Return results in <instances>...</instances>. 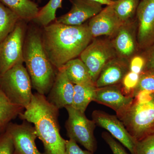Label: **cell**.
Masks as SVG:
<instances>
[{
    "label": "cell",
    "instance_id": "cell-36",
    "mask_svg": "<svg viewBox=\"0 0 154 154\" xmlns=\"http://www.w3.org/2000/svg\"><path fill=\"white\" fill-rule=\"evenodd\" d=\"M111 1H112V2H116V1H118V0H111Z\"/></svg>",
    "mask_w": 154,
    "mask_h": 154
},
{
    "label": "cell",
    "instance_id": "cell-31",
    "mask_svg": "<svg viewBox=\"0 0 154 154\" xmlns=\"http://www.w3.org/2000/svg\"><path fill=\"white\" fill-rule=\"evenodd\" d=\"M66 154H94L88 150H84L79 146L75 141L69 139L66 141Z\"/></svg>",
    "mask_w": 154,
    "mask_h": 154
},
{
    "label": "cell",
    "instance_id": "cell-14",
    "mask_svg": "<svg viewBox=\"0 0 154 154\" xmlns=\"http://www.w3.org/2000/svg\"><path fill=\"white\" fill-rule=\"evenodd\" d=\"M74 85L69 79L63 67L57 69L53 85L46 97L50 103L58 109L72 104Z\"/></svg>",
    "mask_w": 154,
    "mask_h": 154
},
{
    "label": "cell",
    "instance_id": "cell-23",
    "mask_svg": "<svg viewBox=\"0 0 154 154\" xmlns=\"http://www.w3.org/2000/svg\"><path fill=\"white\" fill-rule=\"evenodd\" d=\"M63 0H49L44 7L39 8L38 14L32 23L39 28L47 26L56 19L57 11L62 7Z\"/></svg>",
    "mask_w": 154,
    "mask_h": 154
},
{
    "label": "cell",
    "instance_id": "cell-15",
    "mask_svg": "<svg viewBox=\"0 0 154 154\" xmlns=\"http://www.w3.org/2000/svg\"><path fill=\"white\" fill-rule=\"evenodd\" d=\"M137 31V21H132L122 25L113 36L111 42L118 57L127 59L136 51L139 48Z\"/></svg>",
    "mask_w": 154,
    "mask_h": 154
},
{
    "label": "cell",
    "instance_id": "cell-1",
    "mask_svg": "<svg viewBox=\"0 0 154 154\" xmlns=\"http://www.w3.org/2000/svg\"><path fill=\"white\" fill-rule=\"evenodd\" d=\"M41 33L46 55L57 70L80 56L94 38L85 23L72 26L54 21L42 28Z\"/></svg>",
    "mask_w": 154,
    "mask_h": 154
},
{
    "label": "cell",
    "instance_id": "cell-13",
    "mask_svg": "<svg viewBox=\"0 0 154 154\" xmlns=\"http://www.w3.org/2000/svg\"><path fill=\"white\" fill-rule=\"evenodd\" d=\"M122 25L116 15L112 5H107L89 20L88 28L93 38L114 36Z\"/></svg>",
    "mask_w": 154,
    "mask_h": 154
},
{
    "label": "cell",
    "instance_id": "cell-18",
    "mask_svg": "<svg viewBox=\"0 0 154 154\" xmlns=\"http://www.w3.org/2000/svg\"><path fill=\"white\" fill-rule=\"evenodd\" d=\"M63 67L67 77L74 85H95L88 68L80 58L69 61Z\"/></svg>",
    "mask_w": 154,
    "mask_h": 154
},
{
    "label": "cell",
    "instance_id": "cell-10",
    "mask_svg": "<svg viewBox=\"0 0 154 154\" xmlns=\"http://www.w3.org/2000/svg\"><path fill=\"white\" fill-rule=\"evenodd\" d=\"M14 146V154H42L36 147V129L31 123L23 120L22 124L10 122L6 127Z\"/></svg>",
    "mask_w": 154,
    "mask_h": 154
},
{
    "label": "cell",
    "instance_id": "cell-32",
    "mask_svg": "<svg viewBox=\"0 0 154 154\" xmlns=\"http://www.w3.org/2000/svg\"><path fill=\"white\" fill-rule=\"evenodd\" d=\"M146 58V65L144 70H154V44L147 50Z\"/></svg>",
    "mask_w": 154,
    "mask_h": 154
},
{
    "label": "cell",
    "instance_id": "cell-9",
    "mask_svg": "<svg viewBox=\"0 0 154 154\" xmlns=\"http://www.w3.org/2000/svg\"><path fill=\"white\" fill-rule=\"evenodd\" d=\"M136 16L138 47L147 50L154 44V0H140Z\"/></svg>",
    "mask_w": 154,
    "mask_h": 154
},
{
    "label": "cell",
    "instance_id": "cell-3",
    "mask_svg": "<svg viewBox=\"0 0 154 154\" xmlns=\"http://www.w3.org/2000/svg\"><path fill=\"white\" fill-rule=\"evenodd\" d=\"M23 57L32 88L38 94L48 95L54 82L57 70L51 63L45 51L41 28L35 24L28 26Z\"/></svg>",
    "mask_w": 154,
    "mask_h": 154
},
{
    "label": "cell",
    "instance_id": "cell-19",
    "mask_svg": "<svg viewBox=\"0 0 154 154\" xmlns=\"http://www.w3.org/2000/svg\"><path fill=\"white\" fill-rule=\"evenodd\" d=\"M0 2L27 22H32L39 10L38 5L32 0H0Z\"/></svg>",
    "mask_w": 154,
    "mask_h": 154
},
{
    "label": "cell",
    "instance_id": "cell-30",
    "mask_svg": "<svg viewBox=\"0 0 154 154\" xmlns=\"http://www.w3.org/2000/svg\"><path fill=\"white\" fill-rule=\"evenodd\" d=\"M146 58L140 55L133 57L129 62L130 71L140 74L146 65Z\"/></svg>",
    "mask_w": 154,
    "mask_h": 154
},
{
    "label": "cell",
    "instance_id": "cell-27",
    "mask_svg": "<svg viewBox=\"0 0 154 154\" xmlns=\"http://www.w3.org/2000/svg\"><path fill=\"white\" fill-rule=\"evenodd\" d=\"M135 154H154V134L136 142Z\"/></svg>",
    "mask_w": 154,
    "mask_h": 154
},
{
    "label": "cell",
    "instance_id": "cell-21",
    "mask_svg": "<svg viewBox=\"0 0 154 154\" xmlns=\"http://www.w3.org/2000/svg\"><path fill=\"white\" fill-rule=\"evenodd\" d=\"M24 109L12 103L0 90V126L4 131L11 121L19 116Z\"/></svg>",
    "mask_w": 154,
    "mask_h": 154
},
{
    "label": "cell",
    "instance_id": "cell-34",
    "mask_svg": "<svg viewBox=\"0 0 154 154\" xmlns=\"http://www.w3.org/2000/svg\"><path fill=\"white\" fill-rule=\"evenodd\" d=\"M3 131H4L1 128V126H0V134H1V133L3 132Z\"/></svg>",
    "mask_w": 154,
    "mask_h": 154
},
{
    "label": "cell",
    "instance_id": "cell-33",
    "mask_svg": "<svg viewBox=\"0 0 154 154\" xmlns=\"http://www.w3.org/2000/svg\"><path fill=\"white\" fill-rule=\"evenodd\" d=\"M89 1H94V2H97L102 5H110L113 4V2L111 0H89Z\"/></svg>",
    "mask_w": 154,
    "mask_h": 154
},
{
    "label": "cell",
    "instance_id": "cell-35",
    "mask_svg": "<svg viewBox=\"0 0 154 154\" xmlns=\"http://www.w3.org/2000/svg\"><path fill=\"white\" fill-rule=\"evenodd\" d=\"M32 1H37V2H41L42 0H32Z\"/></svg>",
    "mask_w": 154,
    "mask_h": 154
},
{
    "label": "cell",
    "instance_id": "cell-8",
    "mask_svg": "<svg viewBox=\"0 0 154 154\" xmlns=\"http://www.w3.org/2000/svg\"><path fill=\"white\" fill-rule=\"evenodd\" d=\"M117 56L111 41L94 38L80 54L79 58L88 68L95 83L105 65Z\"/></svg>",
    "mask_w": 154,
    "mask_h": 154
},
{
    "label": "cell",
    "instance_id": "cell-2",
    "mask_svg": "<svg viewBox=\"0 0 154 154\" xmlns=\"http://www.w3.org/2000/svg\"><path fill=\"white\" fill-rule=\"evenodd\" d=\"M19 118L34 125L37 138L43 145L42 154H66V140L60 134L59 110L45 95L36 93Z\"/></svg>",
    "mask_w": 154,
    "mask_h": 154
},
{
    "label": "cell",
    "instance_id": "cell-28",
    "mask_svg": "<svg viewBox=\"0 0 154 154\" xmlns=\"http://www.w3.org/2000/svg\"><path fill=\"white\" fill-rule=\"evenodd\" d=\"M14 151L11 135L5 130L0 134V154H14Z\"/></svg>",
    "mask_w": 154,
    "mask_h": 154
},
{
    "label": "cell",
    "instance_id": "cell-26",
    "mask_svg": "<svg viewBox=\"0 0 154 154\" xmlns=\"http://www.w3.org/2000/svg\"><path fill=\"white\" fill-rule=\"evenodd\" d=\"M140 75V74L130 71L125 75L121 83L119 85L122 93L125 96L132 97L135 89L138 84Z\"/></svg>",
    "mask_w": 154,
    "mask_h": 154
},
{
    "label": "cell",
    "instance_id": "cell-20",
    "mask_svg": "<svg viewBox=\"0 0 154 154\" xmlns=\"http://www.w3.org/2000/svg\"><path fill=\"white\" fill-rule=\"evenodd\" d=\"M97 89L93 85H74V94L72 106L85 113L88 105L94 101Z\"/></svg>",
    "mask_w": 154,
    "mask_h": 154
},
{
    "label": "cell",
    "instance_id": "cell-6",
    "mask_svg": "<svg viewBox=\"0 0 154 154\" xmlns=\"http://www.w3.org/2000/svg\"><path fill=\"white\" fill-rule=\"evenodd\" d=\"M65 108L68 114L65 128L69 138L80 144L89 151L95 152L97 148L94 135L96 123L94 120L88 119L85 113L76 110L72 105Z\"/></svg>",
    "mask_w": 154,
    "mask_h": 154
},
{
    "label": "cell",
    "instance_id": "cell-4",
    "mask_svg": "<svg viewBox=\"0 0 154 154\" xmlns=\"http://www.w3.org/2000/svg\"><path fill=\"white\" fill-rule=\"evenodd\" d=\"M116 116L137 140L154 134V93L140 92Z\"/></svg>",
    "mask_w": 154,
    "mask_h": 154
},
{
    "label": "cell",
    "instance_id": "cell-25",
    "mask_svg": "<svg viewBox=\"0 0 154 154\" xmlns=\"http://www.w3.org/2000/svg\"><path fill=\"white\" fill-rule=\"evenodd\" d=\"M142 91L154 93V70H144L141 73L138 84L133 94V98Z\"/></svg>",
    "mask_w": 154,
    "mask_h": 154
},
{
    "label": "cell",
    "instance_id": "cell-11",
    "mask_svg": "<svg viewBox=\"0 0 154 154\" xmlns=\"http://www.w3.org/2000/svg\"><path fill=\"white\" fill-rule=\"evenodd\" d=\"M92 117L96 125L106 129L125 147L131 154H135L137 140L130 134L117 116L110 115L102 110H95L92 113Z\"/></svg>",
    "mask_w": 154,
    "mask_h": 154
},
{
    "label": "cell",
    "instance_id": "cell-16",
    "mask_svg": "<svg viewBox=\"0 0 154 154\" xmlns=\"http://www.w3.org/2000/svg\"><path fill=\"white\" fill-rule=\"evenodd\" d=\"M133 99L125 96L118 85L97 88L94 101L110 107L117 113L128 107Z\"/></svg>",
    "mask_w": 154,
    "mask_h": 154
},
{
    "label": "cell",
    "instance_id": "cell-29",
    "mask_svg": "<svg viewBox=\"0 0 154 154\" xmlns=\"http://www.w3.org/2000/svg\"><path fill=\"white\" fill-rule=\"evenodd\" d=\"M102 137L109 146L113 154H128L122 146L116 141L110 134L103 132Z\"/></svg>",
    "mask_w": 154,
    "mask_h": 154
},
{
    "label": "cell",
    "instance_id": "cell-17",
    "mask_svg": "<svg viewBox=\"0 0 154 154\" xmlns=\"http://www.w3.org/2000/svg\"><path fill=\"white\" fill-rule=\"evenodd\" d=\"M129 70V62L127 59L117 56L103 68L95 82V85L99 88L119 85Z\"/></svg>",
    "mask_w": 154,
    "mask_h": 154
},
{
    "label": "cell",
    "instance_id": "cell-7",
    "mask_svg": "<svg viewBox=\"0 0 154 154\" xmlns=\"http://www.w3.org/2000/svg\"><path fill=\"white\" fill-rule=\"evenodd\" d=\"M27 23L19 21L14 30L0 43V75L18 64L24 63L23 46Z\"/></svg>",
    "mask_w": 154,
    "mask_h": 154
},
{
    "label": "cell",
    "instance_id": "cell-12",
    "mask_svg": "<svg viewBox=\"0 0 154 154\" xmlns=\"http://www.w3.org/2000/svg\"><path fill=\"white\" fill-rule=\"evenodd\" d=\"M102 6L100 3L89 0H73L70 10L55 21L72 26L82 25L99 14L103 9Z\"/></svg>",
    "mask_w": 154,
    "mask_h": 154
},
{
    "label": "cell",
    "instance_id": "cell-5",
    "mask_svg": "<svg viewBox=\"0 0 154 154\" xmlns=\"http://www.w3.org/2000/svg\"><path fill=\"white\" fill-rule=\"evenodd\" d=\"M30 75L23 63L18 64L0 75V90L12 103L25 109L33 94Z\"/></svg>",
    "mask_w": 154,
    "mask_h": 154
},
{
    "label": "cell",
    "instance_id": "cell-22",
    "mask_svg": "<svg viewBox=\"0 0 154 154\" xmlns=\"http://www.w3.org/2000/svg\"><path fill=\"white\" fill-rule=\"evenodd\" d=\"M140 0H118L112 6L116 15L122 25L133 21Z\"/></svg>",
    "mask_w": 154,
    "mask_h": 154
},
{
    "label": "cell",
    "instance_id": "cell-24",
    "mask_svg": "<svg viewBox=\"0 0 154 154\" xmlns=\"http://www.w3.org/2000/svg\"><path fill=\"white\" fill-rule=\"evenodd\" d=\"M20 20L17 14L0 2V43L14 30Z\"/></svg>",
    "mask_w": 154,
    "mask_h": 154
}]
</instances>
